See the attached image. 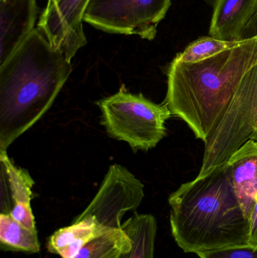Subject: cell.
Instances as JSON below:
<instances>
[{
    "label": "cell",
    "mask_w": 257,
    "mask_h": 258,
    "mask_svg": "<svg viewBox=\"0 0 257 258\" xmlns=\"http://www.w3.org/2000/svg\"><path fill=\"white\" fill-rule=\"evenodd\" d=\"M72 71L39 27L0 62V151L49 110Z\"/></svg>",
    "instance_id": "6da1fadb"
},
{
    "label": "cell",
    "mask_w": 257,
    "mask_h": 258,
    "mask_svg": "<svg viewBox=\"0 0 257 258\" xmlns=\"http://www.w3.org/2000/svg\"><path fill=\"white\" fill-rule=\"evenodd\" d=\"M257 64V34L196 63L173 60L165 103L196 138L205 142L217 126L245 74Z\"/></svg>",
    "instance_id": "7a4b0ae2"
},
{
    "label": "cell",
    "mask_w": 257,
    "mask_h": 258,
    "mask_svg": "<svg viewBox=\"0 0 257 258\" xmlns=\"http://www.w3.org/2000/svg\"><path fill=\"white\" fill-rule=\"evenodd\" d=\"M172 234L186 253L247 245L250 222L225 163L181 185L168 199Z\"/></svg>",
    "instance_id": "3957f363"
},
{
    "label": "cell",
    "mask_w": 257,
    "mask_h": 258,
    "mask_svg": "<svg viewBox=\"0 0 257 258\" xmlns=\"http://www.w3.org/2000/svg\"><path fill=\"white\" fill-rule=\"evenodd\" d=\"M101 124L111 138L128 143L131 148L148 151L166 135L165 122L172 116L167 104H157L141 94L119 92L101 99Z\"/></svg>",
    "instance_id": "277c9868"
},
{
    "label": "cell",
    "mask_w": 257,
    "mask_h": 258,
    "mask_svg": "<svg viewBox=\"0 0 257 258\" xmlns=\"http://www.w3.org/2000/svg\"><path fill=\"white\" fill-rule=\"evenodd\" d=\"M249 140L257 141V64L241 80L227 108L205 142L199 177L226 162Z\"/></svg>",
    "instance_id": "5b68a950"
},
{
    "label": "cell",
    "mask_w": 257,
    "mask_h": 258,
    "mask_svg": "<svg viewBox=\"0 0 257 258\" xmlns=\"http://www.w3.org/2000/svg\"><path fill=\"white\" fill-rule=\"evenodd\" d=\"M172 0H90L83 21L110 33L153 40Z\"/></svg>",
    "instance_id": "8992f818"
},
{
    "label": "cell",
    "mask_w": 257,
    "mask_h": 258,
    "mask_svg": "<svg viewBox=\"0 0 257 258\" xmlns=\"http://www.w3.org/2000/svg\"><path fill=\"white\" fill-rule=\"evenodd\" d=\"M143 188L141 181L125 167L111 165L95 198L74 221L93 226L98 236L122 230L124 215L140 206Z\"/></svg>",
    "instance_id": "52a82bcc"
},
{
    "label": "cell",
    "mask_w": 257,
    "mask_h": 258,
    "mask_svg": "<svg viewBox=\"0 0 257 258\" xmlns=\"http://www.w3.org/2000/svg\"><path fill=\"white\" fill-rule=\"evenodd\" d=\"M89 1L57 0L48 3L38 23V27L51 46L69 61L87 43L82 22Z\"/></svg>",
    "instance_id": "ba28073f"
},
{
    "label": "cell",
    "mask_w": 257,
    "mask_h": 258,
    "mask_svg": "<svg viewBox=\"0 0 257 258\" xmlns=\"http://www.w3.org/2000/svg\"><path fill=\"white\" fill-rule=\"evenodd\" d=\"M37 15V0H0V62L33 31Z\"/></svg>",
    "instance_id": "9c48e42d"
},
{
    "label": "cell",
    "mask_w": 257,
    "mask_h": 258,
    "mask_svg": "<svg viewBox=\"0 0 257 258\" xmlns=\"http://www.w3.org/2000/svg\"><path fill=\"white\" fill-rule=\"evenodd\" d=\"M243 212L250 218L257 202V141L249 140L225 162Z\"/></svg>",
    "instance_id": "30bf717a"
},
{
    "label": "cell",
    "mask_w": 257,
    "mask_h": 258,
    "mask_svg": "<svg viewBox=\"0 0 257 258\" xmlns=\"http://www.w3.org/2000/svg\"><path fill=\"white\" fill-rule=\"evenodd\" d=\"M257 14V0H216L210 26L212 37L230 42L247 39L246 31Z\"/></svg>",
    "instance_id": "8fae6325"
},
{
    "label": "cell",
    "mask_w": 257,
    "mask_h": 258,
    "mask_svg": "<svg viewBox=\"0 0 257 258\" xmlns=\"http://www.w3.org/2000/svg\"><path fill=\"white\" fill-rule=\"evenodd\" d=\"M122 228L131 239V248L119 258H154L157 222L153 215L135 213L122 223Z\"/></svg>",
    "instance_id": "7c38bea8"
},
{
    "label": "cell",
    "mask_w": 257,
    "mask_h": 258,
    "mask_svg": "<svg viewBox=\"0 0 257 258\" xmlns=\"http://www.w3.org/2000/svg\"><path fill=\"white\" fill-rule=\"evenodd\" d=\"M98 236L93 226L73 221L70 225L58 229L48 238L47 249L61 258H75L88 242Z\"/></svg>",
    "instance_id": "4fadbf2b"
},
{
    "label": "cell",
    "mask_w": 257,
    "mask_h": 258,
    "mask_svg": "<svg viewBox=\"0 0 257 258\" xmlns=\"http://www.w3.org/2000/svg\"><path fill=\"white\" fill-rule=\"evenodd\" d=\"M0 246L3 251L28 254L40 251L37 231L20 224L9 214L0 215Z\"/></svg>",
    "instance_id": "5bb4252c"
},
{
    "label": "cell",
    "mask_w": 257,
    "mask_h": 258,
    "mask_svg": "<svg viewBox=\"0 0 257 258\" xmlns=\"http://www.w3.org/2000/svg\"><path fill=\"white\" fill-rule=\"evenodd\" d=\"M240 42L222 40L211 36H203L192 42L184 51L177 54L174 60L183 63L202 61L233 48Z\"/></svg>",
    "instance_id": "9a60e30c"
},
{
    "label": "cell",
    "mask_w": 257,
    "mask_h": 258,
    "mask_svg": "<svg viewBox=\"0 0 257 258\" xmlns=\"http://www.w3.org/2000/svg\"><path fill=\"white\" fill-rule=\"evenodd\" d=\"M131 247V240L123 230H113L88 242L75 258H101L116 249Z\"/></svg>",
    "instance_id": "2e32d148"
},
{
    "label": "cell",
    "mask_w": 257,
    "mask_h": 258,
    "mask_svg": "<svg viewBox=\"0 0 257 258\" xmlns=\"http://www.w3.org/2000/svg\"><path fill=\"white\" fill-rule=\"evenodd\" d=\"M200 258H257V248L250 245L218 248L198 254Z\"/></svg>",
    "instance_id": "e0dca14e"
},
{
    "label": "cell",
    "mask_w": 257,
    "mask_h": 258,
    "mask_svg": "<svg viewBox=\"0 0 257 258\" xmlns=\"http://www.w3.org/2000/svg\"><path fill=\"white\" fill-rule=\"evenodd\" d=\"M250 230H249L248 245L257 248V202L249 218Z\"/></svg>",
    "instance_id": "ac0fdd59"
},
{
    "label": "cell",
    "mask_w": 257,
    "mask_h": 258,
    "mask_svg": "<svg viewBox=\"0 0 257 258\" xmlns=\"http://www.w3.org/2000/svg\"><path fill=\"white\" fill-rule=\"evenodd\" d=\"M131 248H122V249L114 250V251L109 253V254H107V255H105L104 257L101 258H119V254H120V253L122 252V251H125V250L130 249Z\"/></svg>",
    "instance_id": "d6986e66"
},
{
    "label": "cell",
    "mask_w": 257,
    "mask_h": 258,
    "mask_svg": "<svg viewBox=\"0 0 257 258\" xmlns=\"http://www.w3.org/2000/svg\"><path fill=\"white\" fill-rule=\"evenodd\" d=\"M57 0H48V3H54V2H56Z\"/></svg>",
    "instance_id": "ffe728a7"
}]
</instances>
